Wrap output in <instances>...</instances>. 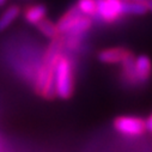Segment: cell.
I'll return each mask as SVG.
<instances>
[{
	"label": "cell",
	"instance_id": "8992f818",
	"mask_svg": "<svg viewBox=\"0 0 152 152\" xmlns=\"http://www.w3.org/2000/svg\"><path fill=\"white\" fill-rule=\"evenodd\" d=\"M133 72H134L137 84L146 83L152 74V61H151L150 56H147L145 54L134 56Z\"/></svg>",
	"mask_w": 152,
	"mask_h": 152
},
{
	"label": "cell",
	"instance_id": "6da1fadb",
	"mask_svg": "<svg viewBox=\"0 0 152 152\" xmlns=\"http://www.w3.org/2000/svg\"><path fill=\"white\" fill-rule=\"evenodd\" d=\"M65 48L64 36H58L50 40L49 46L43 55L41 67L37 71L35 78V91L41 97L50 99L55 96L54 90V72L59 58L62 55V49Z\"/></svg>",
	"mask_w": 152,
	"mask_h": 152
},
{
	"label": "cell",
	"instance_id": "4fadbf2b",
	"mask_svg": "<svg viewBox=\"0 0 152 152\" xmlns=\"http://www.w3.org/2000/svg\"><path fill=\"white\" fill-rule=\"evenodd\" d=\"M78 10L83 16L94 17L97 15V1L96 0H78L77 5Z\"/></svg>",
	"mask_w": 152,
	"mask_h": 152
},
{
	"label": "cell",
	"instance_id": "277c9868",
	"mask_svg": "<svg viewBox=\"0 0 152 152\" xmlns=\"http://www.w3.org/2000/svg\"><path fill=\"white\" fill-rule=\"evenodd\" d=\"M97 1V15L105 23L116 22L122 12L124 0H96Z\"/></svg>",
	"mask_w": 152,
	"mask_h": 152
},
{
	"label": "cell",
	"instance_id": "9c48e42d",
	"mask_svg": "<svg viewBox=\"0 0 152 152\" xmlns=\"http://www.w3.org/2000/svg\"><path fill=\"white\" fill-rule=\"evenodd\" d=\"M20 13H22V9L18 5L9 6L0 16V32H3L7 28H10L20 16Z\"/></svg>",
	"mask_w": 152,
	"mask_h": 152
},
{
	"label": "cell",
	"instance_id": "52a82bcc",
	"mask_svg": "<svg viewBox=\"0 0 152 152\" xmlns=\"http://www.w3.org/2000/svg\"><path fill=\"white\" fill-rule=\"evenodd\" d=\"M83 15L78 10L77 6H72L67 12H65L58 20L56 26L60 35H66L71 31V29L74 26V24L79 20V18Z\"/></svg>",
	"mask_w": 152,
	"mask_h": 152
},
{
	"label": "cell",
	"instance_id": "9a60e30c",
	"mask_svg": "<svg viewBox=\"0 0 152 152\" xmlns=\"http://www.w3.org/2000/svg\"><path fill=\"white\" fill-rule=\"evenodd\" d=\"M144 4L146 5V9L148 12H152V0H144Z\"/></svg>",
	"mask_w": 152,
	"mask_h": 152
},
{
	"label": "cell",
	"instance_id": "7a4b0ae2",
	"mask_svg": "<svg viewBox=\"0 0 152 152\" xmlns=\"http://www.w3.org/2000/svg\"><path fill=\"white\" fill-rule=\"evenodd\" d=\"M73 66L68 56L62 54L55 66L54 72V90L55 96L60 99H68L73 95Z\"/></svg>",
	"mask_w": 152,
	"mask_h": 152
},
{
	"label": "cell",
	"instance_id": "ba28073f",
	"mask_svg": "<svg viewBox=\"0 0 152 152\" xmlns=\"http://www.w3.org/2000/svg\"><path fill=\"white\" fill-rule=\"evenodd\" d=\"M24 19L26 23L31 24V25H36L39 22H41L43 18H46L47 16V7L42 4H37V5H32L29 6L24 10Z\"/></svg>",
	"mask_w": 152,
	"mask_h": 152
},
{
	"label": "cell",
	"instance_id": "2e32d148",
	"mask_svg": "<svg viewBox=\"0 0 152 152\" xmlns=\"http://www.w3.org/2000/svg\"><path fill=\"white\" fill-rule=\"evenodd\" d=\"M6 3V0H0V7L1 6H4V4Z\"/></svg>",
	"mask_w": 152,
	"mask_h": 152
},
{
	"label": "cell",
	"instance_id": "5bb4252c",
	"mask_svg": "<svg viewBox=\"0 0 152 152\" xmlns=\"http://www.w3.org/2000/svg\"><path fill=\"white\" fill-rule=\"evenodd\" d=\"M145 124H146V129L152 132V114L147 118V120H145Z\"/></svg>",
	"mask_w": 152,
	"mask_h": 152
},
{
	"label": "cell",
	"instance_id": "ac0fdd59",
	"mask_svg": "<svg viewBox=\"0 0 152 152\" xmlns=\"http://www.w3.org/2000/svg\"><path fill=\"white\" fill-rule=\"evenodd\" d=\"M124 1H127V0H124Z\"/></svg>",
	"mask_w": 152,
	"mask_h": 152
},
{
	"label": "cell",
	"instance_id": "7c38bea8",
	"mask_svg": "<svg viewBox=\"0 0 152 152\" xmlns=\"http://www.w3.org/2000/svg\"><path fill=\"white\" fill-rule=\"evenodd\" d=\"M92 25V20L90 17L86 16H82L79 18V20L74 24V26L71 29V31L66 35H72V36H82L83 34H85Z\"/></svg>",
	"mask_w": 152,
	"mask_h": 152
},
{
	"label": "cell",
	"instance_id": "e0dca14e",
	"mask_svg": "<svg viewBox=\"0 0 152 152\" xmlns=\"http://www.w3.org/2000/svg\"><path fill=\"white\" fill-rule=\"evenodd\" d=\"M135 1H142L144 3V0H135Z\"/></svg>",
	"mask_w": 152,
	"mask_h": 152
},
{
	"label": "cell",
	"instance_id": "3957f363",
	"mask_svg": "<svg viewBox=\"0 0 152 152\" xmlns=\"http://www.w3.org/2000/svg\"><path fill=\"white\" fill-rule=\"evenodd\" d=\"M114 128L127 137H139L146 132V124L141 118L124 115L114 120Z\"/></svg>",
	"mask_w": 152,
	"mask_h": 152
},
{
	"label": "cell",
	"instance_id": "5b68a950",
	"mask_svg": "<svg viewBox=\"0 0 152 152\" xmlns=\"http://www.w3.org/2000/svg\"><path fill=\"white\" fill-rule=\"evenodd\" d=\"M133 53L124 47H110L101 50L97 55L99 62L107 64V65H116L122 64L126 59L132 56Z\"/></svg>",
	"mask_w": 152,
	"mask_h": 152
},
{
	"label": "cell",
	"instance_id": "30bf717a",
	"mask_svg": "<svg viewBox=\"0 0 152 152\" xmlns=\"http://www.w3.org/2000/svg\"><path fill=\"white\" fill-rule=\"evenodd\" d=\"M36 28L45 37H47V39H49V40H53V39H55V37L60 36L56 23H53L52 20H49L47 18H43L41 22L37 23Z\"/></svg>",
	"mask_w": 152,
	"mask_h": 152
},
{
	"label": "cell",
	"instance_id": "8fae6325",
	"mask_svg": "<svg viewBox=\"0 0 152 152\" xmlns=\"http://www.w3.org/2000/svg\"><path fill=\"white\" fill-rule=\"evenodd\" d=\"M122 12L124 15H132V16H142L147 13L146 5L142 1H135V0H127L122 4Z\"/></svg>",
	"mask_w": 152,
	"mask_h": 152
}]
</instances>
